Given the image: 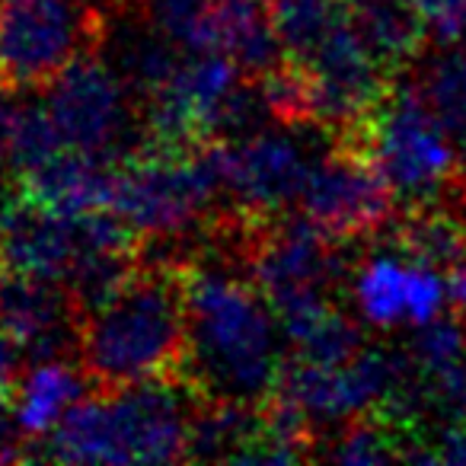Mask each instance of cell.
Here are the masks:
<instances>
[{
	"label": "cell",
	"instance_id": "cell-11",
	"mask_svg": "<svg viewBox=\"0 0 466 466\" xmlns=\"http://www.w3.org/2000/svg\"><path fill=\"white\" fill-rule=\"evenodd\" d=\"M351 298L364 323L377 329L421 326L441 317L447 304V279L406 253H380L364 259L351 279Z\"/></svg>",
	"mask_w": 466,
	"mask_h": 466
},
{
	"label": "cell",
	"instance_id": "cell-9",
	"mask_svg": "<svg viewBox=\"0 0 466 466\" xmlns=\"http://www.w3.org/2000/svg\"><path fill=\"white\" fill-rule=\"evenodd\" d=\"M218 160L230 211L262 220L298 208L317 154L285 125V131H249L218 141Z\"/></svg>",
	"mask_w": 466,
	"mask_h": 466
},
{
	"label": "cell",
	"instance_id": "cell-7",
	"mask_svg": "<svg viewBox=\"0 0 466 466\" xmlns=\"http://www.w3.org/2000/svg\"><path fill=\"white\" fill-rule=\"evenodd\" d=\"M99 55L103 52L80 58L46 86L42 106L65 147L125 160L144 144L141 99L122 71Z\"/></svg>",
	"mask_w": 466,
	"mask_h": 466
},
{
	"label": "cell",
	"instance_id": "cell-18",
	"mask_svg": "<svg viewBox=\"0 0 466 466\" xmlns=\"http://www.w3.org/2000/svg\"><path fill=\"white\" fill-rule=\"evenodd\" d=\"M419 93L466 154V48H451L421 74Z\"/></svg>",
	"mask_w": 466,
	"mask_h": 466
},
{
	"label": "cell",
	"instance_id": "cell-20",
	"mask_svg": "<svg viewBox=\"0 0 466 466\" xmlns=\"http://www.w3.org/2000/svg\"><path fill=\"white\" fill-rule=\"evenodd\" d=\"M409 361L415 374H434V370L453 364L466 351V323L463 317H434L428 323L415 326V336L409 342Z\"/></svg>",
	"mask_w": 466,
	"mask_h": 466
},
{
	"label": "cell",
	"instance_id": "cell-14",
	"mask_svg": "<svg viewBox=\"0 0 466 466\" xmlns=\"http://www.w3.org/2000/svg\"><path fill=\"white\" fill-rule=\"evenodd\" d=\"M208 52H224L249 80H262L288 61L268 0H220L211 16Z\"/></svg>",
	"mask_w": 466,
	"mask_h": 466
},
{
	"label": "cell",
	"instance_id": "cell-1",
	"mask_svg": "<svg viewBox=\"0 0 466 466\" xmlns=\"http://www.w3.org/2000/svg\"><path fill=\"white\" fill-rule=\"evenodd\" d=\"M291 358L272 300L237 259L201 249L188 259L186 383L214 402L266 406Z\"/></svg>",
	"mask_w": 466,
	"mask_h": 466
},
{
	"label": "cell",
	"instance_id": "cell-4",
	"mask_svg": "<svg viewBox=\"0 0 466 466\" xmlns=\"http://www.w3.org/2000/svg\"><path fill=\"white\" fill-rule=\"evenodd\" d=\"M112 211L122 214L147 247H176L169 259H192L208 233L230 211L218 141L205 147H137L118 160Z\"/></svg>",
	"mask_w": 466,
	"mask_h": 466
},
{
	"label": "cell",
	"instance_id": "cell-13",
	"mask_svg": "<svg viewBox=\"0 0 466 466\" xmlns=\"http://www.w3.org/2000/svg\"><path fill=\"white\" fill-rule=\"evenodd\" d=\"M93 390L96 387L86 377V370L80 368L77 358L26 361L7 402L10 421H14L16 434H20L23 447H26V460H33L35 444L46 441L55 431V425L80 400H86Z\"/></svg>",
	"mask_w": 466,
	"mask_h": 466
},
{
	"label": "cell",
	"instance_id": "cell-19",
	"mask_svg": "<svg viewBox=\"0 0 466 466\" xmlns=\"http://www.w3.org/2000/svg\"><path fill=\"white\" fill-rule=\"evenodd\" d=\"M220 0H141L137 14L182 52H208L211 16Z\"/></svg>",
	"mask_w": 466,
	"mask_h": 466
},
{
	"label": "cell",
	"instance_id": "cell-12",
	"mask_svg": "<svg viewBox=\"0 0 466 466\" xmlns=\"http://www.w3.org/2000/svg\"><path fill=\"white\" fill-rule=\"evenodd\" d=\"M118 160L86 150L61 147L48 160L14 176V192L52 211L84 214L112 208Z\"/></svg>",
	"mask_w": 466,
	"mask_h": 466
},
{
	"label": "cell",
	"instance_id": "cell-2",
	"mask_svg": "<svg viewBox=\"0 0 466 466\" xmlns=\"http://www.w3.org/2000/svg\"><path fill=\"white\" fill-rule=\"evenodd\" d=\"M77 361L96 390L186 380L188 259L144 256L109 298L84 313Z\"/></svg>",
	"mask_w": 466,
	"mask_h": 466
},
{
	"label": "cell",
	"instance_id": "cell-5",
	"mask_svg": "<svg viewBox=\"0 0 466 466\" xmlns=\"http://www.w3.org/2000/svg\"><path fill=\"white\" fill-rule=\"evenodd\" d=\"M106 42L109 16L90 0H0V90H46Z\"/></svg>",
	"mask_w": 466,
	"mask_h": 466
},
{
	"label": "cell",
	"instance_id": "cell-23",
	"mask_svg": "<svg viewBox=\"0 0 466 466\" xmlns=\"http://www.w3.org/2000/svg\"><path fill=\"white\" fill-rule=\"evenodd\" d=\"M447 304L466 319V259L447 272Z\"/></svg>",
	"mask_w": 466,
	"mask_h": 466
},
{
	"label": "cell",
	"instance_id": "cell-10",
	"mask_svg": "<svg viewBox=\"0 0 466 466\" xmlns=\"http://www.w3.org/2000/svg\"><path fill=\"white\" fill-rule=\"evenodd\" d=\"M80 313L65 281L0 268V329L23 349L26 361L77 358Z\"/></svg>",
	"mask_w": 466,
	"mask_h": 466
},
{
	"label": "cell",
	"instance_id": "cell-26",
	"mask_svg": "<svg viewBox=\"0 0 466 466\" xmlns=\"http://www.w3.org/2000/svg\"><path fill=\"white\" fill-rule=\"evenodd\" d=\"M116 7H118V0H116Z\"/></svg>",
	"mask_w": 466,
	"mask_h": 466
},
{
	"label": "cell",
	"instance_id": "cell-24",
	"mask_svg": "<svg viewBox=\"0 0 466 466\" xmlns=\"http://www.w3.org/2000/svg\"><path fill=\"white\" fill-rule=\"evenodd\" d=\"M10 198H14V188L4 186V182H0V230H4V214H7Z\"/></svg>",
	"mask_w": 466,
	"mask_h": 466
},
{
	"label": "cell",
	"instance_id": "cell-17",
	"mask_svg": "<svg viewBox=\"0 0 466 466\" xmlns=\"http://www.w3.org/2000/svg\"><path fill=\"white\" fill-rule=\"evenodd\" d=\"M393 240L409 259L425 262L438 272H451L466 259V220L441 211L431 201L409 205V214L400 220Z\"/></svg>",
	"mask_w": 466,
	"mask_h": 466
},
{
	"label": "cell",
	"instance_id": "cell-8",
	"mask_svg": "<svg viewBox=\"0 0 466 466\" xmlns=\"http://www.w3.org/2000/svg\"><path fill=\"white\" fill-rule=\"evenodd\" d=\"M298 211L345 247L370 240L393 224L396 192L355 137L329 135V147L307 176Z\"/></svg>",
	"mask_w": 466,
	"mask_h": 466
},
{
	"label": "cell",
	"instance_id": "cell-16",
	"mask_svg": "<svg viewBox=\"0 0 466 466\" xmlns=\"http://www.w3.org/2000/svg\"><path fill=\"white\" fill-rule=\"evenodd\" d=\"M291 358L313 364H345L364 349V332L336 300L310 304L281 317Z\"/></svg>",
	"mask_w": 466,
	"mask_h": 466
},
{
	"label": "cell",
	"instance_id": "cell-25",
	"mask_svg": "<svg viewBox=\"0 0 466 466\" xmlns=\"http://www.w3.org/2000/svg\"><path fill=\"white\" fill-rule=\"evenodd\" d=\"M14 383H16V380H7V377H0V406H7V402H10V393H14Z\"/></svg>",
	"mask_w": 466,
	"mask_h": 466
},
{
	"label": "cell",
	"instance_id": "cell-21",
	"mask_svg": "<svg viewBox=\"0 0 466 466\" xmlns=\"http://www.w3.org/2000/svg\"><path fill=\"white\" fill-rule=\"evenodd\" d=\"M425 16L428 33L438 46H460L466 42V0H415Z\"/></svg>",
	"mask_w": 466,
	"mask_h": 466
},
{
	"label": "cell",
	"instance_id": "cell-15",
	"mask_svg": "<svg viewBox=\"0 0 466 466\" xmlns=\"http://www.w3.org/2000/svg\"><path fill=\"white\" fill-rule=\"evenodd\" d=\"M345 4L358 39L393 77L421 58L431 33L415 0H345Z\"/></svg>",
	"mask_w": 466,
	"mask_h": 466
},
{
	"label": "cell",
	"instance_id": "cell-3",
	"mask_svg": "<svg viewBox=\"0 0 466 466\" xmlns=\"http://www.w3.org/2000/svg\"><path fill=\"white\" fill-rule=\"evenodd\" d=\"M201 396L186 380H141L93 390L46 441L33 460L61 463H176L192 457V421Z\"/></svg>",
	"mask_w": 466,
	"mask_h": 466
},
{
	"label": "cell",
	"instance_id": "cell-6",
	"mask_svg": "<svg viewBox=\"0 0 466 466\" xmlns=\"http://www.w3.org/2000/svg\"><path fill=\"white\" fill-rule=\"evenodd\" d=\"M349 135L370 154V160L387 176L396 198L406 205H425L451 186L460 173V147L444 128L419 86H396L383 103Z\"/></svg>",
	"mask_w": 466,
	"mask_h": 466
},
{
	"label": "cell",
	"instance_id": "cell-22",
	"mask_svg": "<svg viewBox=\"0 0 466 466\" xmlns=\"http://www.w3.org/2000/svg\"><path fill=\"white\" fill-rule=\"evenodd\" d=\"M23 93H7L0 90V169L14 160V141L16 128H20V112H23Z\"/></svg>",
	"mask_w": 466,
	"mask_h": 466
}]
</instances>
